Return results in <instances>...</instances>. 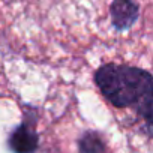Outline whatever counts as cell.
<instances>
[{
    "mask_svg": "<svg viewBox=\"0 0 153 153\" xmlns=\"http://www.w3.org/2000/svg\"><path fill=\"white\" fill-rule=\"evenodd\" d=\"M95 84L114 108H135L152 135L153 76L149 71L119 63H105L95 72Z\"/></svg>",
    "mask_w": 153,
    "mask_h": 153,
    "instance_id": "cell-1",
    "label": "cell"
},
{
    "mask_svg": "<svg viewBox=\"0 0 153 153\" xmlns=\"http://www.w3.org/2000/svg\"><path fill=\"white\" fill-rule=\"evenodd\" d=\"M36 108L24 110V119L17 125L8 137V149L12 153H36L39 149V134L36 131Z\"/></svg>",
    "mask_w": 153,
    "mask_h": 153,
    "instance_id": "cell-2",
    "label": "cell"
},
{
    "mask_svg": "<svg viewBox=\"0 0 153 153\" xmlns=\"http://www.w3.org/2000/svg\"><path fill=\"white\" fill-rule=\"evenodd\" d=\"M111 24L117 32L129 30L140 18V5L135 0H113L110 5Z\"/></svg>",
    "mask_w": 153,
    "mask_h": 153,
    "instance_id": "cell-3",
    "label": "cell"
},
{
    "mask_svg": "<svg viewBox=\"0 0 153 153\" xmlns=\"http://www.w3.org/2000/svg\"><path fill=\"white\" fill-rule=\"evenodd\" d=\"M78 153H107L102 135L96 131H86L78 138Z\"/></svg>",
    "mask_w": 153,
    "mask_h": 153,
    "instance_id": "cell-4",
    "label": "cell"
}]
</instances>
